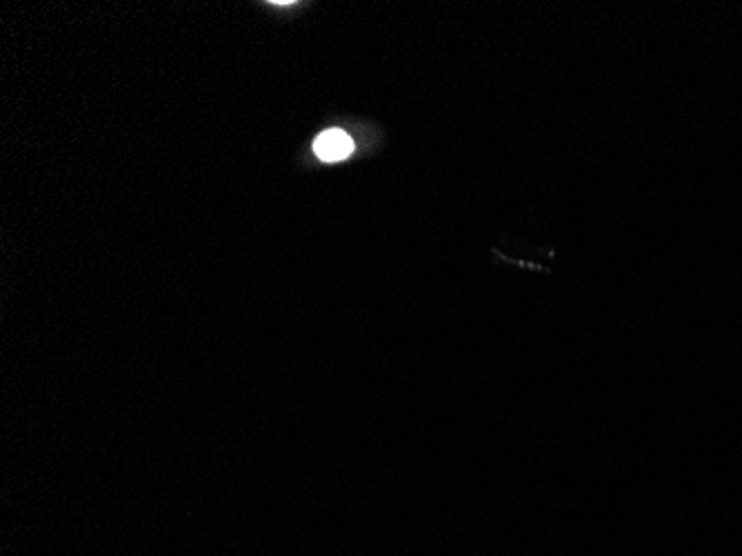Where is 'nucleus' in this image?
Masks as SVG:
<instances>
[{
	"mask_svg": "<svg viewBox=\"0 0 742 556\" xmlns=\"http://www.w3.org/2000/svg\"><path fill=\"white\" fill-rule=\"evenodd\" d=\"M314 152L325 163H338L345 161L347 156L354 152V141L352 136H347L343 129H327L320 134L314 143Z\"/></svg>",
	"mask_w": 742,
	"mask_h": 556,
	"instance_id": "obj_1",
	"label": "nucleus"
}]
</instances>
